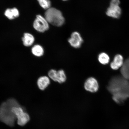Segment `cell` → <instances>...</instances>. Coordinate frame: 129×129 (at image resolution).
Returning a JSON list of instances; mask_svg holds the SVG:
<instances>
[{
	"instance_id": "1",
	"label": "cell",
	"mask_w": 129,
	"mask_h": 129,
	"mask_svg": "<svg viewBox=\"0 0 129 129\" xmlns=\"http://www.w3.org/2000/svg\"><path fill=\"white\" fill-rule=\"evenodd\" d=\"M107 89L112 94L113 99L118 104H122L129 98V80L122 76L112 77L108 85Z\"/></svg>"
},
{
	"instance_id": "2",
	"label": "cell",
	"mask_w": 129,
	"mask_h": 129,
	"mask_svg": "<svg viewBox=\"0 0 129 129\" xmlns=\"http://www.w3.org/2000/svg\"><path fill=\"white\" fill-rule=\"evenodd\" d=\"M17 101L14 98H10L0 106V121L10 126H14L17 119L12 108Z\"/></svg>"
},
{
	"instance_id": "3",
	"label": "cell",
	"mask_w": 129,
	"mask_h": 129,
	"mask_svg": "<svg viewBox=\"0 0 129 129\" xmlns=\"http://www.w3.org/2000/svg\"><path fill=\"white\" fill-rule=\"evenodd\" d=\"M45 17L48 23L56 26H61L65 21L62 12L54 8L47 10L45 13Z\"/></svg>"
},
{
	"instance_id": "4",
	"label": "cell",
	"mask_w": 129,
	"mask_h": 129,
	"mask_svg": "<svg viewBox=\"0 0 129 129\" xmlns=\"http://www.w3.org/2000/svg\"><path fill=\"white\" fill-rule=\"evenodd\" d=\"M12 110L16 116L19 125L23 126L29 121L30 118L28 114L25 112L24 108L20 105L18 102L17 101L13 106Z\"/></svg>"
},
{
	"instance_id": "5",
	"label": "cell",
	"mask_w": 129,
	"mask_h": 129,
	"mask_svg": "<svg viewBox=\"0 0 129 129\" xmlns=\"http://www.w3.org/2000/svg\"><path fill=\"white\" fill-rule=\"evenodd\" d=\"M120 0H111L110 6L106 12V14L109 17L119 18L122 13L121 9L119 6Z\"/></svg>"
},
{
	"instance_id": "6",
	"label": "cell",
	"mask_w": 129,
	"mask_h": 129,
	"mask_svg": "<svg viewBox=\"0 0 129 129\" xmlns=\"http://www.w3.org/2000/svg\"><path fill=\"white\" fill-rule=\"evenodd\" d=\"M33 26L37 31L44 32L49 29V23L45 17L38 15L34 22Z\"/></svg>"
},
{
	"instance_id": "7",
	"label": "cell",
	"mask_w": 129,
	"mask_h": 129,
	"mask_svg": "<svg viewBox=\"0 0 129 129\" xmlns=\"http://www.w3.org/2000/svg\"><path fill=\"white\" fill-rule=\"evenodd\" d=\"M84 86L86 91L92 93L96 92L99 89V84L98 80L93 77H89L87 79Z\"/></svg>"
},
{
	"instance_id": "8",
	"label": "cell",
	"mask_w": 129,
	"mask_h": 129,
	"mask_svg": "<svg viewBox=\"0 0 129 129\" xmlns=\"http://www.w3.org/2000/svg\"><path fill=\"white\" fill-rule=\"evenodd\" d=\"M72 47L76 48H80L83 43V40L79 33L77 32H73L68 40Z\"/></svg>"
},
{
	"instance_id": "9",
	"label": "cell",
	"mask_w": 129,
	"mask_h": 129,
	"mask_svg": "<svg viewBox=\"0 0 129 129\" xmlns=\"http://www.w3.org/2000/svg\"><path fill=\"white\" fill-rule=\"evenodd\" d=\"M50 83L49 77L46 76H43L38 78L37 80V84L39 88L42 91H43L48 87Z\"/></svg>"
},
{
	"instance_id": "10",
	"label": "cell",
	"mask_w": 129,
	"mask_h": 129,
	"mask_svg": "<svg viewBox=\"0 0 129 129\" xmlns=\"http://www.w3.org/2000/svg\"><path fill=\"white\" fill-rule=\"evenodd\" d=\"M123 63L122 56L120 54H117L114 57L113 61L111 63L110 67L113 70H117L122 67Z\"/></svg>"
},
{
	"instance_id": "11",
	"label": "cell",
	"mask_w": 129,
	"mask_h": 129,
	"mask_svg": "<svg viewBox=\"0 0 129 129\" xmlns=\"http://www.w3.org/2000/svg\"><path fill=\"white\" fill-rule=\"evenodd\" d=\"M5 15L10 20H13L19 17V12L17 8L9 9L6 10Z\"/></svg>"
},
{
	"instance_id": "12",
	"label": "cell",
	"mask_w": 129,
	"mask_h": 129,
	"mask_svg": "<svg viewBox=\"0 0 129 129\" xmlns=\"http://www.w3.org/2000/svg\"><path fill=\"white\" fill-rule=\"evenodd\" d=\"M120 72L122 77L129 80V58L124 62L121 69Z\"/></svg>"
},
{
	"instance_id": "13",
	"label": "cell",
	"mask_w": 129,
	"mask_h": 129,
	"mask_svg": "<svg viewBox=\"0 0 129 129\" xmlns=\"http://www.w3.org/2000/svg\"><path fill=\"white\" fill-rule=\"evenodd\" d=\"M24 46L26 47L31 46L35 41L34 37L31 34L25 33L22 38Z\"/></svg>"
},
{
	"instance_id": "14",
	"label": "cell",
	"mask_w": 129,
	"mask_h": 129,
	"mask_svg": "<svg viewBox=\"0 0 129 129\" xmlns=\"http://www.w3.org/2000/svg\"><path fill=\"white\" fill-rule=\"evenodd\" d=\"M31 52L34 55L40 57L44 54V50L41 46L39 45H35L32 48Z\"/></svg>"
},
{
	"instance_id": "15",
	"label": "cell",
	"mask_w": 129,
	"mask_h": 129,
	"mask_svg": "<svg viewBox=\"0 0 129 129\" xmlns=\"http://www.w3.org/2000/svg\"><path fill=\"white\" fill-rule=\"evenodd\" d=\"M110 57L105 52H102L99 54L98 56V60L101 64L106 65L109 63Z\"/></svg>"
},
{
	"instance_id": "16",
	"label": "cell",
	"mask_w": 129,
	"mask_h": 129,
	"mask_svg": "<svg viewBox=\"0 0 129 129\" xmlns=\"http://www.w3.org/2000/svg\"><path fill=\"white\" fill-rule=\"evenodd\" d=\"M67 79V76L63 70L60 69L57 71L56 82L59 83H64Z\"/></svg>"
},
{
	"instance_id": "17",
	"label": "cell",
	"mask_w": 129,
	"mask_h": 129,
	"mask_svg": "<svg viewBox=\"0 0 129 129\" xmlns=\"http://www.w3.org/2000/svg\"><path fill=\"white\" fill-rule=\"evenodd\" d=\"M40 6L43 9L47 10L51 8V3L50 0H38Z\"/></svg>"
},
{
	"instance_id": "18",
	"label": "cell",
	"mask_w": 129,
	"mask_h": 129,
	"mask_svg": "<svg viewBox=\"0 0 129 129\" xmlns=\"http://www.w3.org/2000/svg\"><path fill=\"white\" fill-rule=\"evenodd\" d=\"M57 71L55 69H52L50 70L48 73L49 78L54 81L56 82L57 77Z\"/></svg>"
},
{
	"instance_id": "19",
	"label": "cell",
	"mask_w": 129,
	"mask_h": 129,
	"mask_svg": "<svg viewBox=\"0 0 129 129\" xmlns=\"http://www.w3.org/2000/svg\"><path fill=\"white\" fill-rule=\"evenodd\" d=\"M62 1H68V0H62Z\"/></svg>"
}]
</instances>
